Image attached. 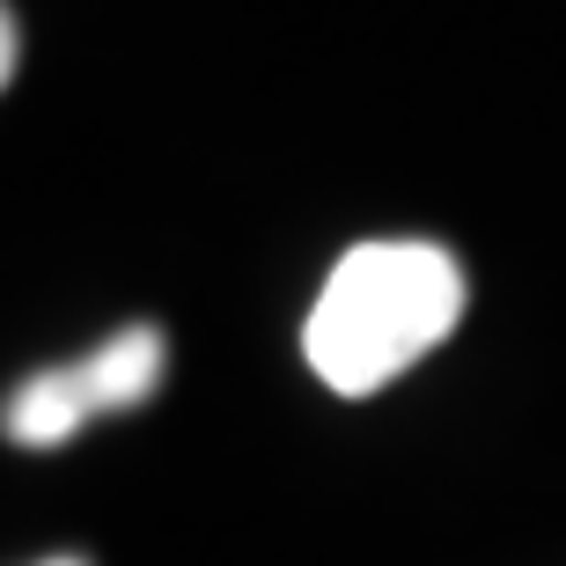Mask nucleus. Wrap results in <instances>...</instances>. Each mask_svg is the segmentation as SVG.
I'll return each instance as SVG.
<instances>
[{
	"label": "nucleus",
	"instance_id": "obj_1",
	"mask_svg": "<svg viewBox=\"0 0 566 566\" xmlns=\"http://www.w3.org/2000/svg\"><path fill=\"white\" fill-rule=\"evenodd\" d=\"M463 316V273L441 243H360L332 265L302 354L338 398H368L427 360Z\"/></svg>",
	"mask_w": 566,
	"mask_h": 566
},
{
	"label": "nucleus",
	"instance_id": "obj_5",
	"mask_svg": "<svg viewBox=\"0 0 566 566\" xmlns=\"http://www.w3.org/2000/svg\"><path fill=\"white\" fill-rule=\"evenodd\" d=\"M44 566H88V559H44Z\"/></svg>",
	"mask_w": 566,
	"mask_h": 566
},
{
	"label": "nucleus",
	"instance_id": "obj_2",
	"mask_svg": "<svg viewBox=\"0 0 566 566\" xmlns=\"http://www.w3.org/2000/svg\"><path fill=\"white\" fill-rule=\"evenodd\" d=\"M74 376L88 390V412H133L163 382V332L155 324H126V332H111L88 360H74Z\"/></svg>",
	"mask_w": 566,
	"mask_h": 566
},
{
	"label": "nucleus",
	"instance_id": "obj_3",
	"mask_svg": "<svg viewBox=\"0 0 566 566\" xmlns=\"http://www.w3.org/2000/svg\"><path fill=\"white\" fill-rule=\"evenodd\" d=\"M82 420H96V412H88V390L74 368H44L8 398V441H22V449H60Z\"/></svg>",
	"mask_w": 566,
	"mask_h": 566
},
{
	"label": "nucleus",
	"instance_id": "obj_4",
	"mask_svg": "<svg viewBox=\"0 0 566 566\" xmlns=\"http://www.w3.org/2000/svg\"><path fill=\"white\" fill-rule=\"evenodd\" d=\"M15 60H22V30H15V15L0 22V74H15Z\"/></svg>",
	"mask_w": 566,
	"mask_h": 566
}]
</instances>
